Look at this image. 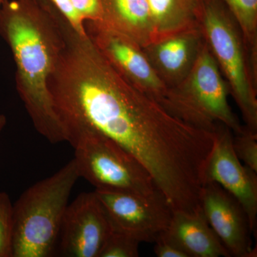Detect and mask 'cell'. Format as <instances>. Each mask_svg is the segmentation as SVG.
<instances>
[{
    "label": "cell",
    "instance_id": "4fadbf2b",
    "mask_svg": "<svg viewBox=\"0 0 257 257\" xmlns=\"http://www.w3.org/2000/svg\"><path fill=\"white\" fill-rule=\"evenodd\" d=\"M165 234L187 257H230L208 222L202 208L188 212L174 210Z\"/></svg>",
    "mask_w": 257,
    "mask_h": 257
},
{
    "label": "cell",
    "instance_id": "9c48e42d",
    "mask_svg": "<svg viewBox=\"0 0 257 257\" xmlns=\"http://www.w3.org/2000/svg\"><path fill=\"white\" fill-rule=\"evenodd\" d=\"M214 145L203 170V184L214 182L239 202L247 215L251 231L257 225V172L243 165L233 147V133L216 123Z\"/></svg>",
    "mask_w": 257,
    "mask_h": 257
},
{
    "label": "cell",
    "instance_id": "2e32d148",
    "mask_svg": "<svg viewBox=\"0 0 257 257\" xmlns=\"http://www.w3.org/2000/svg\"><path fill=\"white\" fill-rule=\"evenodd\" d=\"M234 18L251 64L257 73V0H221Z\"/></svg>",
    "mask_w": 257,
    "mask_h": 257
},
{
    "label": "cell",
    "instance_id": "3957f363",
    "mask_svg": "<svg viewBox=\"0 0 257 257\" xmlns=\"http://www.w3.org/2000/svg\"><path fill=\"white\" fill-rule=\"evenodd\" d=\"M79 178L72 159L22 194L13 205V257L55 254L69 196Z\"/></svg>",
    "mask_w": 257,
    "mask_h": 257
},
{
    "label": "cell",
    "instance_id": "9a60e30c",
    "mask_svg": "<svg viewBox=\"0 0 257 257\" xmlns=\"http://www.w3.org/2000/svg\"><path fill=\"white\" fill-rule=\"evenodd\" d=\"M147 3L154 40L199 26L201 0H147Z\"/></svg>",
    "mask_w": 257,
    "mask_h": 257
},
{
    "label": "cell",
    "instance_id": "cb8c5ba5",
    "mask_svg": "<svg viewBox=\"0 0 257 257\" xmlns=\"http://www.w3.org/2000/svg\"><path fill=\"white\" fill-rule=\"evenodd\" d=\"M5 0H0V9H1L2 5H3V3H4V2Z\"/></svg>",
    "mask_w": 257,
    "mask_h": 257
},
{
    "label": "cell",
    "instance_id": "ba28073f",
    "mask_svg": "<svg viewBox=\"0 0 257 257\" xmlns=\"http://www.w3.org/2000/svg\"><path fill=\"white\" fill-rule=\"evenodd\" d=\"M111 228L141 242L155 243L168 229L173 209L162 193L143 196L95 189Z\"/></svg>",
    "mask_w": 257,
    "mask_h": 257
},
{
    "label": "cell",
    "instance_id": "44dd1931",
    "mask_svg": "<svg viewBox=\"0 0 257 257\" xmlns=\"http://www.w3.org/2000/svg\"><path fill=\"white\" fill-rule=\"evenodd\" d=\"M50 1L78 33L81 35H86L84 26V22L79 17L77 11L74 10L71 0H50Z\"/></svg>",
    "mask_w": 257,
    "mask_h": 257
},
{
    "label": "cell",
    "instance_id": "5bb4252c",
    "mask_svg": "<svg viewBox=\"0 0 257 257\" xmlns=\"http://www.w3.org/2000/svg\"><path fill=\"white\" fill-rule=\"evenodd\" d=\"M101 23L124 34L143 48L153 41L147 0H101Z\"/></svg>",
    "mask_w": 257,
    "mask_h": 257
},
{
    "label": "cell",
    "instance_id": "7a4b0ae2",
    "mask_svg": "<svg viewBox=\"0 0 257 257\" xmlns=\"http://www.w3.org/2000/svg\"><path fill=\"white\" fill-rule=\"evenodd\" d=\"M61 15L50 0H5L0 9V35L16 64L19 96L35 130L52 144L67 142L48 88L63 45Z\"/></svg>",
    "mask_w": 257,
    "mask_h": 257
},
{
    "label": "cell",
    "instance_id": "ac0fdd59",
    "mask_svg": "<svg viewBox=\"0 0 257 257\" xmlns=\"http://www.w3.org/2000/svg\"><path fill=\"white\" fill-rule=\"evenodd\" d=\"M13 205L9 195L0 192V257H13Z\"/></svg>",
    "mask_w": 257,
    "mask_h": 257
},
{
    "label": "cell",
    "instance_id": "8992f818",
    "mask_svg": "<svg viewBox=\"0 0 257 257\" xmlns=\"http://www.w3.org/2000/svg\"><path fill=\"white\" fill-rule=\"evenodd\" d=\"M171 89L169 111L177 117L211 132L218 122L234 135L244 131L230 107L229 86L205 41L187 77Z\"/></svg>",
    "mask_w": 257,
    "mask_h": 257
},
{
    "label": "cell",
    "instance_id": "8fae6325",
    "mask_svg": "<svg viewBox=\"0 0 257 257\" xmlns=\"http://www.w3.org/2000/svg\"><path fill=\"white\" fill-rule=\"evenodd\" d=\"M200 206L230 256H254L247 215L230 193L214 182H206L201 189Z\"/></svg>",
    "mask_w": 257,
    "mask_h": 257
},
{
    "label": "cell",
    "instance_id": "277c9868",
    "mask_svg": "<svg viewBox=\"0 0 257 257\" xmlns=\"http://www.w3.org/2000/svg\"><path fill=\"white\" fill-rule=\"evenodd\" d=\"M198 23L239 106L245 127L257 134V74L236 22L221 0H201Z\"/></svg>",
    "mask_w": 257,
    "mask_h": 257
},
{
    "label": "cell",
    "instance_id": "7402d4cb",
    "mask_svg": "<svg viewBox=\"0 0 257 257\" xmlns=\"http://www.w3.org/2000/svg\"><path fill=\"white\" fill-rule=\"evenodd\" d=\"M154 250L158 257H187L183 251L166 236L165 233L155 241Z\"/></svg>",
    "mask_w": 257,
    "mask_h": 257
},
{
    "label": "cell",
    "instance_id": "52a82bcc",
    "mask_svg": "<svg viewBox=\"0 0 257 257\" xmlns=\"http://www.w3.org/2000/svg\"><path fill=\"white\" fill-rule=\"evenodd\" d=\"M84 26L88 37L111 65L168 110L172 89L153 68L143 47L100 21H85Z\"/></svg>",
    "mask_w": 257,
    "mask_h": 257
},
{
    "label": "cell",
    "instance_id": "d6986e66",
    "mask_svg": "<svg viewBox=\"0 0 257 257\" xmlns=\"http://www.w3.org/2000/svg\"><path fill=\"white\" fill-rule=\"evenodd\" d=\"M233 147L238 158L257 172V134L250 133L246 127L243 133L233 134Z\"/></svg>",
    "mask_w": 257,
    "mask_h": 257
},
{
    "label": "cell",
    "instance_id": "5b68a950",
    "mask_svg": "<svg viewBox=\"0 0 257 257\" xmlns=\"http://www.w3.org/2000/svg\"><path fill=\"white\" fill-rule=\"evenodd\" d=\"M74 149L79 177L95 189L143 196L161 193L147 171L122 147L94 130L77 128L67 134Z\"/></svg>",
    "mask_w": 257,
    "mask_h": 257
},
{
    "label": "cell",
    "instance_id": "603a6c76",
    "mask_svg": "<svg viewBox=\"0 0 257 257\" xmlns=\"http://www.w3.org/2000/svg\"><path fill=\"white\" fill-rule=\"evenodd\" d=\"M7 124V118L5 115L0 114V133L5 128V125Z\"/></svg>",
    "mask_w": 257,
    "mask_h": 257
},
{
    "label": "cell",
    "instance_id": "e0dca14e",
    "mask_svg": "<svg viewBox=\"0 0 257 257\" xmlns=\"http://www.w3.org/2000/svg\"><path fill=\"white\" fill-rule=\"evenodd\" d=\"M140 241L112 230L99 257H138Z\"/></svg>",
    "mask_w": 257,
    "mask_h": 257
},
{
    "label": "cell",
    "instance_id": "ffe728a7",
    "mask_svg": "<svg viewBox=\"0 0 257 257\" xmlns=\"http://www.w3.org/2000/svg\"><path fill=\"white\" fill-rule=\"evenodd\" d=\"M74 10L83 21H101V0H71Z\"/></svg>",
    "mask_w": 257,
    "mask_h": 257
},
{
    "label": "cell",
    "instance_id": "30bf717a",
    "mask_svg": "<svg viewBox=\"0 0 257 257\" xmlns=\"http://www.w3.org/2000/svg\"><path fill=\"white\" fill-rule=\"evenodd\" d=\"M111 231L95 193H82L67 205L57 250L64 257H99Z\"/></svg>",
    "mask_w": 257,
    "mask_h": 257
},
{
    "label": "cell",
    "instance_id": "6da1fadb",
    "mask_svg": "<svg viewBox=\"0 0 257 257\" xmlns=\"http://www.w3.org/2000/svg\"><path fill=\"white\" fill-rule=\"evenodd\" d=\"M62 28L63 45L48 88L67 135L82 127L101 133L157 183L177 175L194 151L197 128L126 81L65 18Z\"/></svg>",
    "mask_w": 257,
    "mask_h": 257
},
{
    "label": "cell",
    "instance_id": "7c38bea8",
    "mask_svg": "<svg viewBox=\"0 0 257 257\" xmlns=\"http://www.w3.org/2000/svg\"><path fill=\"white\" fill-rule=\"evenodd\" d=\"M204 42L197 26L154 40L143 50L160 78L172 88L189 73Z\"/></svg>",
    "mask_w": 257,
    "mask_h": 257
}]
</instances>
